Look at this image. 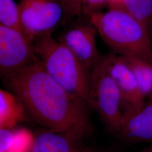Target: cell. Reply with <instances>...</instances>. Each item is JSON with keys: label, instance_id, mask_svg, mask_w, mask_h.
Segmentation results:
<instances>
[{"label": "cell", "instance_id": "obj_19", "mask_svg": "<svg viewBox=\"0 0 152 152\" xmlns=\"http://www.w3.org/2000/svg\"><path fill=\"white\" fill-rule=\"evenodd\" d=\"M87 152H117L114 149H98V148H90Z\"/></svg>", "mask_w": 152, "mask_h": 152}, {"label": "cell", "instance_id": "obj_18", "mask_svg": "<svg viewBox=\"0 0 152 152\" xmlns=\"http://www.w3.org/2000/svg\"><path fill=\"white\" fill-rule=\"evenodd\" d=\"M107 5L108 6L109 9H123L124 0H106Z\"/></svg>", "mask_w": 152, "mask_h": 152}, {"label": "cell", "instance_id": "obj_17", "mask_svg": "<svg viewBox=\"0 0 152 152\" xmlns=\"http://www.w3.org/2000/svg\"><path fill=\"white\" fill-rule=\"evenodd\" d=\"M13 135L11 129H0V152H7L11 148Z\"/></svg>", "mask_w": 152, "mask_h": 152}, {"label": "cell", "instance_id": "obj_14", "mask_svg": "<svg viewBox=\"0 0 152 152\" xmlns=\"http://www.w3.org/2000/svg\"><path fill=\"white\" fill-rule=\"evenodd\" d=\"M124 7L149 29L152 24V0H124Z\"/></svg>", "mask_w": 152, "mask_h": 152}, {"label": "cell", "instance_id": "obj_15", "mask_svg": "<svg viewBox=\"0 0 152 152\" xmlns=\"http://www.w3.org/2000/svg\"><path fill=\"white\" fill-rule=\"evenodd\" d=\"M64 9L65 16L68 19L81 17L82 0H60Z\"/></svg>", "mask_w": 152, "mask_h": 152}, {"label": "cell", "instance_id": "obj_20", "mask_svg": "<svg viewBox=\"0 0 152 152\" xmlns=\"http://www.w3.org/2000/svg\"><path fill=\"white\" fill-rule=\"evenodd\" d=\"M138 152H152V145L147 147V148L142 149L140 151Z\"/></svg>", "mask_w": 152, "mask_h": 152}, {"label": "cell", "instance_id": "obj_7", "mask_svg": "<svg viewBox=\"0 0 152 152\" xmlns=\"http://www.w3.org/2000/svg\"><path fill=\"white\" fill-rule=\"evenodd\" d=\"M105 56L109 72L120 90L123 116L138 111L147 100L130 67L121 55L111 53Z\"/></svg>", "mask_w": 152, "mask_h": 152}, {"label": "cell", "instance_id": "obj_11", "mask_svg": "<svg viewBox=\"0 0 152 152\" xmlns=\"http://www.w3.org/2000/svg\"><path fill=\"white\" fill-rule=\"evenodd\" d=\"M27 114L24 104L14 93L0 90V129H11L24 121Z\"/></svg>", "mask_w": 152, "mask_h": 152}, {"label": "cell", "instance_id": "obj_4", "mask_svg": "<svg viewBox=\"0 0 152 152\" xmlns=\"http://www.w3.org/2000/svg\"><path fill=\"white\" fill-rule=\"evenodd\" d=\"M87 104L96 111L109 131L118 135L123 117L121 97L105 56H101L90 72Z\"/></svg>", "mask_w": 152, "mask_h": 152}, {"label": "cell", "instance_id": "obj_8", "mask_svg": "<svg viewBox=\"0 0 152 152\" xmlns=\"http://www.w3.org/2000/svg\"><path fill=\"white\" fill-rule=\"evenodd\" d=\"M96 29L89 22L74 23L64 30L58 41L69 49L87 71L90 72L101 56L98 53Z\"/></svg>", "mask_w": 152, "mask_h": 152}, {"label": "cell", "instance_id": "obj_9", "mask_svg": "<svg viewBox=\"0 0 152 152\" xmlns=\"http://www.w3.org/2000/svg\"><path fill=\"white\" fill-rule=\"evenodd\" d=\"M83 139L69 132L43 128L34 136L31 152H87L90 147Z\"/></svg>", "mask_w": 152, "mask_h": 152}, {"label": "cell", "instance_id": "obj_2", "mask_svg": "<svg viewBox=\"0 0 152 152\" xmlns=\"http://www.w3.org/2000/svg\"><path fill=\"white\" fill-rule=\"evenodd\" d=\"M88 20L104 42L121 55L133 56L152 63L149 29L123 9L92 13Z\"/></svg>", "mask_w": 152, "mask_h": 152}, {"label": "cell", "instance_id": "obj_10", "mask_svg": "<svg viewBox=\"0 0 152 152\" xmlns=\"http://www.w3.org/2000/svg\"><path fill=\"white\" fill-rule=\"evenodd\" d=\"M118 135L129 142H152V101L136 112L123 116Z\"/></svg>", "mask_w": 152, "mask_h": 152}, {"label": "cell", "instance_id": "obj_3", "mask_svg": "<svg viewBox=\"0 0 152 152\" xmlns=\"http://www.w3.org/2000/svg\"><path fill=\"white\" fill-rule=\"evenodd\" d=\"M33 43L45 71L71 96L87 105L90 72L51 34L37 38Z\"/></svg>", "mask_w": 152, "mask_h": 152}, {"label": "cell", "instance_id": "obj_1", "mask_svg": "<svg viewBox=\"0 0 152 152\" xmlns=\"http://www.w3.org/2000/svg\"><path fill=\"white\" fill-rule=\"evenodd\" d=\"M27 114L44 129L85 138L91 131L86 104L66 91L49 75L39 60L5 80Z\"/></svg>", "mask_w": 152, "mask_h": 152}, {"label": "cell", "instance_id": "obj_21", "mask_svg": "<svg viewBox=\"0 0 152 152\" xmlns=\"http://www.w3.org/2000/svg\"></svg>", "mask_w": 152, "mask_h": 152}, {"label": "cell", "instance_id": "obj_5", "mask_svg": "<svg viewBox=\"0 0 152 152\" xmlns=\"http://www.w3.org/2000/svg\"><path fill=\"white\" fill-rule=\"evenodd\" d=\"M18 6L24 33L33 42L51 34L65 16L60 0H20Z\"/></svg>", "mask_w": 152, "mask_h": 152}, {"label": "cell", "instance_id": "obj_13", "mask_svg": "<svg viewBox=\"0 0 152 152\" xmlns=\"http://www.w3.org/2000/svg\"><path fill=\"white\" fill-rule=\"evenodd\" d=\"M0 25L16 29L24 34L19 6L14 0H0Z\"/></svg>", "mask_w": 152, "mask_h": 152}, {"label": "cell", "instance_id": "obj_12", "mask_svg": "<svg viewBox=\"0 0 152 152\" xmlns=\"http://www.w3.org/2000/svg\"><path fill=\"white\" fill-rule=\"evenodd\" d=\"M122 56L135 76L144 97L146 100L152 101V63L133 56Z\"/></svg>", "mask_w": 152, "mask_h": 152}, {"label": "cell", "instance_id": "obj_16", "mask_svg": "<svg viewBox=\"0 0 152 152\" xmlns=\"http://www.w3.org/2000/svg\"><path fill=\"white\" fill-rule=\"evenodd\" d=\"M105 5L106 0H82V15L88 18L92 13L99 11Z\"/></svg>", "mask_w": 152, "mask_h": 152}, {"label": "cell", "instance_id": "obj_6", "mask_svg": "<svg viewBox=\"0 0 152 152\" xmlns=\"http://www.w3.org/2000/svg\"><path fill=\"white\" fill-rule=\"evenodd\" d=\"M38 60L33 41L24 33L0 25V75L4 81Z\"/></svg>", "mask_w": 152, "mask_h": 152}]
</instances>
